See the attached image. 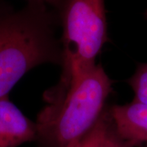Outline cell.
Returning a JSON list of instances; mask_svg holds the SVG:
<instances>
[{"mask_svg":"<svg viewBox=\"0 0 147 147\" xmlns=\"http://www.w3.org/2000/svg\"><path fill=\"white\" fill-rule=\"evenodd\" d=\"M111 123L110 107H106L93 128L69 147H101Z\"/></svg>","mask_w":147,"mask_h":147,"instance_id":"obj_6","label":"cell"},{"mask_svg":"<svg viewBox=\"0 0 147 147\" xmlns=\"http://www.w3.org/2000/svg\"><path fill=\"white\" fill-rule=\"evenodd\" d=\"M145 15H146V16L147 17V10H146V13H145Z\"/></svg>","mask_w":147,"mask_h":147,"instance_id":"obj_11","label":"cell"},{"mask_svg":"<svg viewBox=\"0 0 147 147\" xmlns=\"http://www.w3.org/2000/svg\"><path fill=\"white\" fill-rule=\"evenodd\" d=\"M112 81L100 64L37 119L38 147H69L91 131L106 108Z\"/></svg>","mask_w":147,"mask_h":147,"instance_id":"obj_3","label":"cell"},{"mask_svg":"<svg viewBox=\"0 0 147 147\" xmlns=\"http://www.w3.org/2000/svg\"><path fill=\"white\" fill-rule=\"evenodd\" d=\"M31 1H39V2H42V3H46L49 7H51L53 9H55L57 7V5L59 4V2H60V0H27V2H31Z\"/></svg>","mask_w":147,"mask_h":147,"instance_id":"obj_9","label":"cell"},{"mask_svg":"<svg viewBox=\"0 0 147 147\" xmlns=\"http://www.w3.org/2000/svg\"><path fill=\"white\" fill-rule=\"evenodd\" d=\"M101 147H129L125 142H123L117 132L115 130L113 125V122L111 123L110 129L107 132V135L105 138V141L102 144Z\"/></svg>","mask_w":147,"mask_h":147,"instance_id":"obj_8","label":"cell"},{"mask_svg":"<svg viewBox=\"0 0 147 147\" xmlns=\"http://www.w3.org/2000/svg\"><path fill=\"white\" fill-rule=\"evenodd\" d=\"M127 83L134 92L133 101L147 105V63L139 64Z\"/></svg>","mask_w":147,"mask_h":147,"instance_id":"obj_7","label":"cell"},{"mask_svg":"<svg viewBox=\"0 0 147 147\" xmlns=\"http://www.w3.org/2000/svg\"><path fill=\"white\" fill-rule=\"evenodd\" d=\"M57 26L56 11L39 1L0 12V99L8 96L32 69L44 64L61 65Z\"/></svg>","mask_w":147,"mask_h":147,"instance_id":"obj_1","label":"cell"},{"mask_svg":"<svg viewBox=\"0 0 147 147\" xmlns=\"http://www.w3.org/2000/svg\"><path fill=\"white\" fill-rule=\"evenodd\" d=\"M10 8H11V7H10L8 4H7L3 0H0V12L7 10V9H10Z\"/></svg>","mask_w":147,"mask_h":147,"instance_id":"obj_10","label":"cell"},{"mask_svg":"<svg viewBox=\"0 0 147 147\" xmlns=\"http://www.w3.org/2000/svg\"><path fill=\"white\" fill-rule=\"evenodd\" d=\"M36 123L25 115L8 96L0 99V147H19L37 140Z\"/></svg>","mask_w":147,"mask_h":147,"instance_id":"obj_5","label":"cell"},{"mask_svg":"<svg viewBox=\"0 0 147 147\" xmlns=\"http://www.w3.org/2000/svg\"><path fill=\"white\" fill-rule=\"evenodd\" d=\"M54 10L61 28V74L44 93L47 105L61 100L94 68L108 40L105 0H60Z\"/></svg>","mask_w":147,"mask_h":147,"instance_id":"obj_2","label":"cell"},{"mask_svg":"<svg viewBox=\"0 0 147 147\" xmlns=\"http://www.w3.org/2000/svg\"><path fill=\"white\" fill-rule=\"evenodd\" d=\"M115 130L129 147H147V105L131 101L110 107Z\"/></svg>","mask_w":147,"mask_h":147,"instance_id":"obj_4","label":"cell"}]
</instances>
